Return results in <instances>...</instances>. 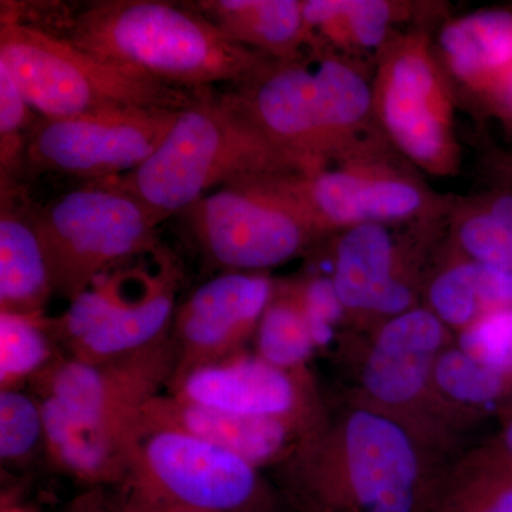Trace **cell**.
Masks as SVG:
<instances>
[{
  "mask_svg": "<svg viewBox=\"0 0 512 512\" xmlns=\"http://www.w3.org/2000/svg\"><path fill=\"white\" fill-rule=\"evenodd\" d=\"M0 312L43 316L53 289L37 208L18 181L0 183Z\"/></svg>",
  "mask_w": 512,
  "mask_h": 512,
  "instance_id": "20",
  "label": "cell"
},
{
  "mask_svg": "<svg viewBox=\"0 0 512 512\" xmlns=\"http://www.w3.org/2000/svg\"><path fill=\"white\" fill-rule=\"evenodd\" d=\"M508 128H510V130L512 131V126H508Z\"/></svg>",
  "mask_w": 512,
  "mask_h": 512,
  "instance_id": "38",
  "label": "cell"
},
{
  "mask_svg": "<svg viewBox=\"0 0 512 512\" xmlns=\"http://www.w3.org/2000/svg\"><path fill=\"white\" fill-rule=\"evenodd\" d=\"M74 512H114V511L107 510V508H104L103 505L90 503V504L82 505V507L77 508V510H74ZM117 512H119V511H117Z\"/></svg>",
  "mask_w": 512,
  "mask_h": 512,
  "instance_id": "36",
  "label": "cell"
},
{
  "mask_svg": "<svg viewBox=\"0 0 512 512\" xmlns=\"http://www.w3.org/2000/svg\"><path fill=\"white\" fill-rule=\"evenodd\" d=\"M57 28L93 55L185 89L235 86L271 60L229 39L190 2L97 0Z\"/></svg>",
  "mask_w": 512,
  "mask_h": 512,
  "instance_id": "3",
  "label": "cell"
},
{
  "mask_svg": "<svg viewBox=\"0 0 512 512\" xmlns=\"http://www.w3.org/2000/svg\"><path fill=\"white\" fill-rule=\"evenodd\" d=\"M454 457L403 421L342 397L278 470L299 512H431Z\"/></svg>",
  "mask_w": 512,
  "mask_h": 512,
  "instance_id": "1",
  "label": "cell"
},
{
  "mask_svg": "<svg viewBox=\"0 0 512 512\" xmlns=\"http://www.w3.org/2000/svg\"><path fill=\"white\" fill-rule=\"evenodd\" d=\"M484 107L494 111L507 126H512V67Z\"/></svg>",
  "mask_w": 512,
  "mask_h": 512,
  "instance_id": "34",
  "label": "cell"
},
{
  "mask_svg": "<svg viewBox=\"0 0 512 512\" xmlns=\"http://www.w3.org/2000/svg\"><path fill=\"white\" fill-rule=\"evenodd\" d=\"M177 349L168 336L157 345L116 359L60 360L43 375L45 396L76 419L93 424L130 423L141 409L171 383Z\"/></svg>",
  "mask_w": 512,
  "mask_h": 512,
  "instance_id": "16",
  "label": "cell"
},
{
  "mask_svg": "<svg viewBox=\"0 0 512 512\" xmlns=\"http://www.w3.org/2000/svg\"><path fill=\"white\" fill-rule=\"evenodd\" d=\"M123 483L127 498L120 512H279L278 498L258 467L184 431L147 426L140 417Z\"/></svg>",
  "mask_w": 512,
  "mask_h": 512,
  "instance_id": "7",
  "label": "cell"
},
{
  "mask_svg": "<svg viewBox=\"0 0 512 512\" xmlns=\"http://www.w3.org/2000/svg\"><path fill=\"white\" fill-rule=\"evenodd\" d=\"M373 109L387 143L431 177H456V89L423 29L394 32L376 55Z\"/></svg>",
  "mask_w": 512,
  "mask_h": 512,
  "instance_id": "8",
  "label": "cell"
},
{
  "mask_svg": "<svg viewBox=\"0 0 512 512\" xmlns=\"http://www.w3.org/2000/svg\"><path fill=\"white\" fill-rule=\"evenodd\" d=\"M184 214L202 252L225 272H265L322 239L291 205L255 180L217 188Z\"/></svg>",
  "mask_w": 512,
  "mask_h": 512,
  "instance_id": "13",
  "label": "cell"
},
{
  "mask_svg": "<svg viewBox=\"0 0 512 512\" xmlns=\"http://www.w3.org/2000/svg\"><path fill=\"white\" fill-rule=\"evenodd\" d=\"M256 355L288 370L308 369L318 352L308 319L289 282L275 284L274 295L255 333Z\"/></svg>",
  "mask_w": 512,
  "mask_h": 512,
  "instance_id": "27",
  "label": "cell"
},
{
  "mask_svg": "<svg viewBox=\"0 0 512 512\" xmlns=\"http://www.w3.org/2000/svg\"><path fill=\"white\" fill-rule=\"evenodd\" d=\"M434 47L454 89L485 106L512 67V9H481L444 20Z\"/></svg>",
  "mask_w": 512,
  "mask_h": 512,
  "instance_id": "19",
  "label": "cell"
},
{
  "mask_svg": "<svg viewBox=\"0 0 512 512\" xmlns=\"http://www.w3.org/2000/svg\"><path fill=\"white\" fill-rule=\"evenodd\" d=\"M433 386L444 409L466 433L487 417L512 403V376L478 362L456 342L437 357Z\"/></svg>",
  "mask_w": 512,
  "mask_h": 512,
  "instance_id": "25",
  "label": "cell"
},
{
  "mask_svg": "<svg viewBox=\"0 0 512 512\" xmlns=\"http://www.w3.org/2000/svg\"><path fill=\"white\" fill-rule=\"evenodd\" d=\"M52 330L43 316L0 312V383L18 387L52 366Z\"/></svg>",
  "mask_w": 512,
  "mask_h": 512,
  "instance_id": "29",
  "label": "cell"
},
{
  "mask_svg": "<svg viewBox=\"0 0 512 512\" xmlns=\"http://www.w3.org/2000/svg\"><path fill=\"white\" fill-rule=\"evenodd\" d=\"M316 168L272 143L225 94L210 92L178 113L146 163L111 181L165 221L224 185Z\"/></svg>",
  "mask_w": 512,
  "mask_h": 512,
  "instance_id": "4",
  "label": "cell"
},
{
  "mask_svg": "<svg viewBox=\"0 0 512 512\" xmlns=\"http://www.w3.org/2000/svg\"><path fill=\"white\" fill-rule=\"evenodd\" d=\"M170 393L235 416L282 421L308 434L329 413L308 369H282L244 350L174 377Z\"/></svg>",
  "mask_w": 512,
  "mask_h": 512,
  "instance_id": "15",
  "label": "cell"
},
{
  "mask_svg": "<svg viewBox=\"0 0 512 512\" xmlns=\"http://www.w3.org/2000/svg\"><path fill=\"white\" fill-rule=\"evenodd\" d=\"M45 446L66 473L89 484L123 483L138 436V417L130 423L93 424L76 419L43 396Z\"/></svg>",
  "mask_w": 512,
  "mask_h": 512,
  "instance_id": "21",
  "label": "cell"
},
{
  "mask_svg": "<svg viewBox=\"0 0 512 512\" xmlns=\"http://www.w3.org/2000/svg\"><path fill=\"white\" fill-rule=\"evenodd\" d=\"M454 338L423 305L369 332L345 330L335 346L349 379L343 397L403 421L434 446L456 456L464 433L433 386L437 357Z\"/></svg>",
  "mask_w": 512,
  "mask_h": 512,
  "instance_id": "6",
  "label": "cell"
},
{
  "mask_svg": "<svg viewBox=\"0 0 512 512\" xmlns=\"http://www.w3.org/2000/svg\"><path fill=\"white\" fill-rule=\"evenodd\" d=\"M406 164L390 153L255 181L291 205L320 238L359 225L446 217L453 198L429 190Z\"/></svg>",
  "mask_w": 512,
  "mask_h": 512,
  "instance_id": "10",
  "label": "cell"
},
{
  "mask_svg": "<svg viewBox=\"0 0 512 512\" xmlns=\"http://www.w3.org/2000/svg\"><path fill=\"white\" fill-rule=\"evenodd\" d=\"M224 94L272 143L316 167L382 150L372 79L355 59L309 52L269 60Z\"/></svg>",
  "mask_w": 512,
  "mask_h": 512,
  "instance_id": "2",
  "label": "cell"
},
{
  "mask_svg": "<svg viewBox=\"0 0 512 512\" xmlns=\"http://www.w3.org/2000/svg\"><path fill=\"white\" fill-rule=\"evenodd\" d=\"M429 3L393 0H303V15L313 39L312 52L355 59L380 52L399 23L419 18Z\"/></svg>",
  "mask_w": 512,
  "mask_h": 512,
  "instance_id": "24",
  "label": "cell"
},
{
  "mask_svg": "<svg viewBox=\"0 0 512 512\" xmlns=\"http://www.w3.org/2000/svg\"><path fill=\"white\" fill-rule=\"evenodd\" d=\"M147 426L170 427L225 448L259 470L278 468L306 437L305 431L275 420L248 419L180 399L158 394L141 409Z\"/></svg>",
  "mask_w": 512,
  "mask_h": 512,
  "instance_id": "18",
  "label": "cell"
},
{
  "mask_svg": "<svg viewBox=\"0 0 512 512\" xmlns=\"http://www.w3.org/2000/svg\"><path fill=\"white\" fill-rule=\"evenodd\" d=\"M140 512H208V511L191 510V508H183V507H168V508H156V510H147V511H140Z\"/></svg>",
  "mask_w": 512,
  "mask_h": 512,
  "instance_id": "37",
  "label": "cell"
},
{
  "mask_svg": "<svg viewBox=\"0 0 512 512\" xmlns=\"http://www.w3.org/2000/svg\"><path fill=\"white\" fill-rule=\"evenodd\" d=\"M431 512H512V466L494 439L451 460Z\"/></svg>",
  "mask_w": 512,
  "mask_h": 512,
  "instance_id": "26",
  "label": "cell"
},
{
  "mask_svg": "<svg viewBox=\"0 0 512 512\" xmlns=\"http://www.w3.org/2000/svg\"><path fill=\"white\" fill-rule=\"evenodd\" d=\"M180 111L120 110L43 119L30 131L22 171L111 180L146 163Z\"/></svg>",
  "mask_w": 512,
  "mask_h": 512,
  "instance_id": "14",
  "label": "cell"
},
{
  "mask_svg": "<svg viewBox=\"0 0 512 512\" xmlns=\"http://www.w3.org/2000/svg\"><path fill=\"white\" fill-rule=\"evenodd\" d=\"M448 215L394 225L366 224L338 234L330 276L350 332H369L421 305L424 278L447 234Z\"/></svg>",
  "mask_w": 512,
  "mask_h": 512,
  "instance_id": "11",
  "label": "cell"
},
{
  "mask_svg": "<svg viewBox=\"0 0 512 512\" xmlns=\"http://www.w3.org/2000/svg\"><path fill=\"white\" fill-rule=\"evenodd\" d=\"M161 222L160 215L111 180L87 181L37 208L55 293L72 302L110 266L153 254Z\"/></svg>",
  "mask_w": 512,
  "mask_h": 512,
  "instance_id": "9",
  "label": "cell"
},
{
  "mask_svg": "<svg viewBox=\"0 0 512 512\" xmlns=\"http://www.w3.org/2000/svg\"><path fill=\"white\" fill-rule=\"evenodd\" d=\"M315 338L318 349H335L345 332L346 315L332 278L312 275L289 282Z\"/></svg>",
  "mask_w": 512,
  "mask_h": 512,
  "instance_id": "32",
  "label": "cell"
},
{
  "mask_svg": "<svg viewBox=\"0 0 512 512\" xmlns=\"http://www.w3.org/2000/svg\"><path fill=\"white\" fill-rule=\"evenodd\" d=\"M0 64L43 119L136 109L183 111L211 92L161 82L93 55L23 22L6 6L0 20Z\"/></svg>",
  "mask_w": 512,
  "mask_h": 512,
  "instance_id": "5",
  "label": "cell"
},
{
  "mask_svg": "<svg viewBox=\"0 0 512 512\" xmlns=\"http://www.w3.org/2000/svg\"><path fill=\"white\" fill-rule=\"evenodd\" d=\"M274 291L266 272H224L198 286L175 312L174 377L242 352L255 338Z\"/></svg>",
  "mask_w": 512,
  "mask_h": 512,
  "instance_id": "17",
  "label": "cell"
},
{
  "mask_svg": "<svg viewBox=\"0 0 512 512\" xmlns=\"http://www.w3.org/2000/svg\"><path fill=\"white\" fill-rule=\"evenodd\" d=\"M500 420V431L494 437L495 443L500 446L504 456L510 461L512 466V403L504 407L500 413L497 414Z\"/></svg>",
  "mask_w": 512,
  "mask_h": 512,
  "instance_id": "35",
  "label": "cell"
},
{
  "mask_svg": "<svg viewBox=\"0 0 512 512\" xmlns=\"http://www.w3.org/2000/svg\"><path fill=\"white\" fill-rule=\"evenodd\" d=\"M238 45L276 62L308 55L313 39L303 0H197L190 2Z\"/></svg>",
  "mask_w": 512,
  "mask_h": 512,
  "instance_id": "23",
  "label": "cell"
},
{
  "mask_svg": "<svg viewBox=\"0 0 512 512\" xmlns=\"http://www.w3.org/2000/svg\"><path fill=\"white\" fill-rule=\"evenodd\" d=\"M32 113L15 80L0 64V183L18 181L29 134L36 123H30Z\"/></svg>",
  "mask_w": 512,
  "mask_h": 512,
  "instance_id": "31",
  "label": "cell"
},
{
  "mask_svg": "<svg viewBox=\"0 0 512 512\" xmlns=\"http://www.w3.org/2000/svg\"><path fill=\"white\" fill-rule=\"evenodd\" d=\"M443 245L424 278L421 305L454 336L490 313L512 309L511 272L466 258L446 242Z\"/></svg>",
  "mask_w": 512,
  "mask_h": 512,
  "instance_id": "22",
  "label": "cell"
},
{
  "mask_svg": "<svg viewBox=\"0 0 512 512\" xmlns=\"http://www.w3.org/2000/svg\"><path fill=\"white\" fill-rule=\"evenodd\" d=\"M45 444L42 404L18 387L0 393V456L8 463L28 460Z\"/></svg>",
  "mask_w": 512,
  "mask_h": 512,
  "instance_id": "30",
  "label": "cell"
},
{
  "mask_svg": "<svg viewBox=\"0 0 512 512\" xmlns=\"http://www.w3.org/2000/svg\"><path fill=\"white\" fill-rule=\"evenodd\" d=\"M117 271L94 282L70 302L50 328L69 346L74 359L101 362L140 352L167 339L177 312L181 268L158 249L156 271Z\"/></svg>",
  "mask_w": 512,
  "mask_h": 512,
  "instance_id": "12",
  "label": "cell"
},
{
  "mask_svg": "<svg viewBox=\"0 0 512 512\" xmlns=\"http://www.w3.org/2000/svg\"><path fill=\"white\" fill-rule=\"evenodd\" d=\"M447 235L453 251L512 274V228L485 210L476 195L453 200Z\"/></svg>",
  "mask_w": 512,
  "mask_h": 512,
  "instance_id": "28",
  "label": "cell"
},
{
  "mask_svg": "<svg viewBox=\"0 0 512 512\" xmlns=\"http://www.w3.org/2000/svg\"><path fill=\"white\" fill-rule=\"evenodd\" d=\"M454 342L478 362L512 376V309L484 316Z\"/></svg>",
  "mask_w": 512,
  "mask_h": 512,
  "instance_id": "33",
  "label": "cell"
}]
</instances>
